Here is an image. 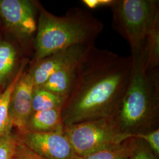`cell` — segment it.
<instances>
[{"label": "cell", "instance_id": "obj_15", "mask_svg": "<svg viewBox=\"0 0 159 159\" xmlns=\"http://www.w3.org/2000/svg\"><path fill=\"white\" fill-rule=\"evenodd\" d=\"M67 99L42 87H34L32 112L51 109H62Z\"/></svg>", "mask_w": 159, "mask_h": 159}, {"label": "cell", "instance_id": "obj_3", "mask_svg": "<svg viewBox=\"0 0 159 159\" xmlns=\"http://www.w3.org/2000/svg\"><path fill=\"white\" fill-rule=\"evenodd\" d=\"M103 29L102 21L81 7L70 8L64 16H57L40 5L32 63L71 46L94 45Z\"/></svg>", "mask_w": 159, "mask_h": 159}, {"label": "cell", "instance_id": "obj_12", "mask_svg": "<svg viewBox=\"0 0 159 159\" xmlns=\"http://www.w3.org/2000/svg\"><path fill=\"white\" fill-rule=\"evenodd\" d=\"M29 62L27 59H24L21 64L17 73L12 79L10 83L3 90H0V137L13 130V127L10 116V102L12 92L25 70Z\"/></svg>", "mask_w": 159, "mask_h": 159}, {"label": "cell", "instance_id": "obj_7", "mask_svg": "<svg viewBox=\"0 0 159 159\" xmlns=\"http://www.w3.org/2000/svg\"><path fill=\"white\" fill-rule=\"evenodd\" d=\"M18 139L41 159H78L63 132L16 131Z\"/></svg>", "mask_w": 159, "mask_h": 159}, {"label": "cell", "instance_id": "obj_13", "mask_svg": "<svg viewBox=\"0 0 159 159\" xmlns=\"http://www.w3.org/2000/svg\"><path fill=\"white\" fill-rule=\"evenodd\" d=\"M17 58V50L11 43L6 40H0V90L11 81Z\"/></svg>", "mask_w": 159, "mask_h": 159}, {"label": "cell", "instance_id": "obj_18", "mask_svg": "<svg viewBox=\"0 0 159 159\" xmlns=\"http://www.w3.org/2000/svg\"><path fill=\"white\" fill-rule=\"evenodd\" d=\"M131 159H159L148 144L140 139L136 138Z\"/></svg>", "mask_w": 159, "mask_h": 159}, {"label": "cell", "instance_id": "obj_1", "mask_svg": "<svg viewBox=\"0 0 159 159\" xmlns=\"http://www.w3.org/2000/svg\"><path fill=\"white\" fill-rule=\"evenodd\" d=\"M131 56H120L95 45L81 59L73 89L61 109L64 125L113 117L128 87Z\"/></svg>", "mask_w": 159, "mask_h": 159}, {"label": "cell", "instance_id": "obj_2", "mask_svg": "<svg viewBox=\"0 0 159 159\" xmlns=\"http://www.w3.org/2000/svg\"><path fill=\"white\" fill-rule=\"evenodd\" d=\"M133 63L129 84L113 117L121 133L130 137L159 129V68L146 70L144 55Z\"/></svg>", "mask_w": 159, "mask_h": 159}, {"label": "cell", "instance_id": "obj_9", "mask_svg": "<svg viewBox=\"0 0 159 159\" xmlns=\"http://www.w3.org/2000/svg\"><path fill=\"white\" fill-rule=\"evenodd\" d=\"M34 85L29 70H24L12 92L10 102V116L16 131L26 130V125L32 113Z\"/></svg>", "mask_w": 159, "mask_h": 159}, {"label": "cell", "instance_id": "obj_21", "mask_svg": "<svg viewBox=\"0 0 159 159\" xmlns=\"http://www.w3.org/2000/svg\"><path fill=\"white\" fill-rule=\"evenodd\" d=\"M114 0H83L81 2L85 7L94 9L101 7H110L112 5Z\"/></svg>", "mask_w": 159, "mask_h": 159}, {"label": "cell", "instance_id": "obj_11", "mask_svg": "<svg viewBox=\"0 0 159 159\" xmlns=\"http://www.w3.org/2000/svg\"><path fill=\"white\" fill-rule=\"evenodd\" d=\"M61 109L32 112L26 125V130L40 133L63 132Z\"/></svg>", "mask_w": 159, "mask_h": 159}, {"label": "cell", "instance_id": "obj_4", "mask_svg": "<svg viewBox=\"0 0 159 159\" xmlns=\"http://www.w3.org/2000/svg\"><path fill=\"white\" fill-rule=\"evenodd\" d=\"M112 27L130 47L133 60L144 54L148 34L157 16V0H114Z\"/></svg>", "mask_w": 159, "mask_h": 159}, {"label": "cell", "instance_id": "obj_10", "mask_svg": "<svg viewBox=\"0 0 159 159\" xmlns=\"http://www.w3.org/2000/svg\"><path fill=\"white\" fill-rule=\"evenodd\" d=\"M82 57L53 73L40 87L67 99L73 89Z\"/></svg>", "mask_w": 159, "mask_h": 159}, {"label": "cell", "instance_id": "obj_5", "mask_svg": "<svg viewBox=\"0 0 159 159\" xmlns=\"http://www.w3.org/2000/svg\"><path fill=\"white\" fill-rule=\"evenodd\" d=\"M63 134L78 157H84L125 141L114 117L92 120L64 125Z\"/></svg>", "mask_w": 159, "mask_h": 159}, {"label": "cell", "instance_id": "obj_20", "mask_svg": "<svg viewBox=\"0 0 159 159\" xmlns=\"http://www.w3.org/2000/svg\"><path fill=\"white\" fill-rule=\"evenodd\" d=\"M11 159H41L18 139L17 146Z\"/></svg>", "mask_w": 159, "mask_h": 159}, {"label": "cell", "instance_id": "obj_8", "mask_svg": "<svg viewBox=\"0 0 159 159\" xmlns=\"http://www.w3.org/2000/svg\"><path fill=\"white\" fill-rule=\"evenodd\" d=\"M92 46L94 45L71 46L31 63L28 70L31 75L34 87L42 86L53 73L80 60Z\"/></svg>", "mask_w": 159, "mask_h": 159}, {"label": "cell", "instance_id": "obj_14", "mask_svg": "<svg viewBox=\"0 0 159 159\" xmlns=\"http://www.w3.org/2000/svg\"><path fill=\"white\" fill-rule=\"evenodd\" d=\"M136 139L130 137L120 143L78 159H131Z\"/></svg>", "mask_w": 159, "mask_h": 159}, {"label": "cell", "instance_id": "obj_16", "mask_svg": "<svg viewBox=\"0 0 159 159\" xmlns=\"http://www.w3.org/2000/svg\"><path fill=\"white\" fill-rule=\"evenodd\" d=\"M144 54L146 70L159 68V14L155 18L148 34Z\"/></svg>", "mask_w": 159, "mask_h": 159}, {"label": "cell", "instance_id": "obj_17", "mask_svg": "<svg viewBox=\"0 0 159 159\" xmlns=\"http://www.w3.org/2000/svg\"><path fill=\"white\" fill-rule=\"evenodd\" d=\"M18 137L11 131L0 137V159H11L17 146Z\"/></svg>", "mask_w": 159, "mask_h": 159}, {"label": "cell", "instance_id": "obj_6", "mask_svg": "<svg viewBox=\"0 0 159 159\" xmlns=\"http://www.w3.org/2000/svg\"><path fill=\"white\" fill-rule=\"evenodd\" d=\"M40 3L31 0H0V20L24 46L34 42Z\"/></svg>", "mask_w": 159, "mask_h": 159}, {"label": "cell", "instance_id": "obj_19", "mask_svg": "<svg viewBox=\"0 0 159 159\" xmlns=\"http://www.w3.org/2000/svg\"><path fill=\"white\" fill-rule=\"evenodd\" d=\"M132 137H136L144 140L152 150L154 153L159 156V129L144 134H140Z\"/></svg>", "mask_w": 159, "mask_h": 159}]
</instances>
